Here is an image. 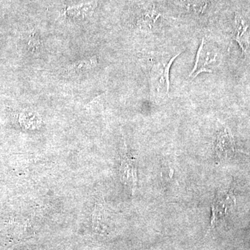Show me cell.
I'll list each match as a JSON object with an SVG mask.
<instances>
[{
  "label": "cell",
  "instance_id": "obj_1",
  "mask_svg": "<svg viewBox=\"0 0 250 250\" xmlns=\"http://www.w3.org/2000/svg\"><path fill=\"white\" fill-rule=\"evenodd\" d=\"M181 52L170 57H157L147 62V75L150 94L155 98L169 95L170 91V70L172 63Z\"/></svg>",
  "mask_w": 250,
  "mask_h": 250
},
{
  "label": "cell",
  "instance_id": "obj_2",
  "mask_svg": "<svg viewBox=\"0 0 250 250\" xmlns=\"http://www.w3.org/2000/svg\"><path fill=\"white\" fill-rule=\"evenodd\" d=\"M223 56L220 49L208 39L203 38L197 49L195 65L188 77L196 78L202 73H213L220 66Z\"/></svg>",
  "mask_w": 250,
  "mask_h": 250
},
{
  "label": "cell",
  "instance_id": "obj_3",
  "mask_svg": "<svg viewBox=\"0 0 250 250\" xmlns=\"http://www.w3.org/2000/svg\"><path fill=\"white\" fill-rule=\"evenodd\" d=\"M120 176L122 182L134 194L138 182L137 167L136 161L128 151L124 139L120 150Z\"/></svg>",
  "mask_w": 250,
  "mask_h": 250
},
{
  "label": "cell",
  "instance_id": "obj_4",
  "mask_svg": "<svg viewBox=\"0 0 250 250\" xmlns=\"http://www.w3.org/2000/svg\"><path fill=\"white\" fill-rule=\"evenodd\" d=\"M161 14L154 6H139L134 12V22L141 31L152 30Z\"/></svg>",
  "mask_w": 250,
  "mask_h": 250
},
{
  "label": "cell",
  "instance_id": "obj_5",
  "mask_svg": "<svg viewBox=\"0 0 250 250\" xmlns=\"http://www.w3.org/2000/svg\"><path fill=\"white\" fill-rule=\"evenodd\" d=\"M249 25L241 14L236 13L234 18L233 39L241 47L242 53L246 55L250 47Z\"/></svg>",
  "mask_w": 250,
  "mask_h": 250
},
{
  "label": "cell",
  "instance_id": "obj_6",
  "mask_svg": "<svg viewBox=\"0 0 250 250\" xmlns=\"http://www.w3.org/2000/svg\"><path fill=\"white\" fill-rule=\"evenodd\" d=\"M234 140L231 131L225 127L220 130L215 140L214 151L217 159H223L228 157L233 152Z\"/></svg>",
  "mask_w": 250,
  "mask_h": 250
},
{
  "label": "cell",
  "instance_id": "obj_7",
  "mask_svg": "<svg viewBox=\"0 0 250 250\" xmlns=\"http://www.w3.org/2000/svg\"><path fill=\"white\" fill-rule=\"evenodd\" d=\"M98 6L96 1H90L76 6H67L62 10V14L65 18L72 21H83L93 16Z\"/></svg>",
  "mask_w": 250,
  "mask_h": 250
},
{
  "label": "cell",
  "instance_id": "obj_8",
  "mask_svg": "<svg viewBox=\"0 0 250 250\" xmlns=\"http://www.w3.org/2000/svg\"><path fill=\"white\" fill-rule=\"evenodd\" d=\"M178 7L195 14H202L208 6V0H170Z\"/></svg>",
  "mask_w": 250,
  "mask_h": 250
},
{
  "label": "cell",
  "instance_id": "obj_9",
  "mask_svg": "<svg viewBox=\"0 0 250 250\" xmlns=\"http://www.w3.org/2000/svg\"><path fill=\"white\" fill-rule=\"evenodd\" d=\"M98 65L97 57H92L74 62L65 69V73L69 75H76L91 70Z\"/></svg>",
  "mask_w": 250,
  "mask_h": 250
},
{
  "label": "cell",
  "instance_id": "obj_10",
  "mask_svg": "<svg viewBox=\"0 0 250 250\" xmlns=\"http://www.w3.org/2000/svg\"><path fill=\"white\" fill-rule=\"evenodd\" d=\"M28 46L33 52H39L42 49V45L40 38L35 33H32L28 38Z\"/></svg>",
  "mask_w": 250,
  "mask_h": 250
}]
</instances>
